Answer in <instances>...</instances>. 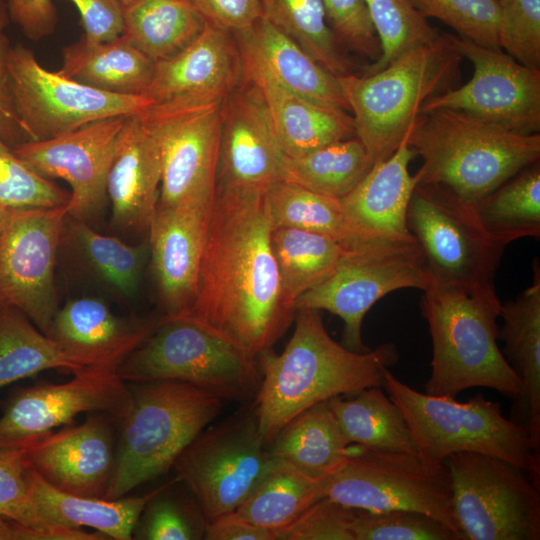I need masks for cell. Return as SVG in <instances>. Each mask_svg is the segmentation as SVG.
<instances>
[{
	"mask_svg": "<svg viewBox=\"0 0 540 540\" xmlns=\"http://www.w3.org/2000/svg\"><path fill=\"white\" fill-rule=\"evenodd\" d=\"M30 468L21 448L0 449V517L50 534L53 540H105L99 532L68 528L50 521L36 508L30 494Z\"/></svg>",
	"mask_w": 540,
	"mask_h": 540,
	"instance_id": "7bdbcfd3",
	"label": "cell"
},
{
	"mask_svg": "<svg viewBox=\"0 0 540 540\" xmlns=\"http://www.w3.org/2000/svg\"><path fill=\"white\" fill-rule=\"evenodd\" d=\"M8 212H9V210L0 208V226L5 221V219H6L7 215H8Z\"/></svg>",
	"mask_w": 540,
	"mask_h": 540,
	"instance_id": "91938a15",
	"label": "cell"
},
{
	"mask_svg": "<svg viewBox=\"0 0 540 540\" xmlns=\"http://www.w3.org/2000/svg\"><path fill=\"white\" fill-rule=\"evenodd\" d=\"M115 467L105 498L116 499L173 467L179 454L220 413L223 399L177 380L129 385Z\"/></svg>",
	"mask_w": 540,
	"mask_h": 540,
	"instance_id": "52a82bcc",
	"label": "cell"
},
{
	"mask_svg": "<svg viewBox=\"0 0 540 540\" xmlns=\"http://www.w3.org/2000/svg\"><path fill=\"white\" fill-rule=\"evenodd\" d=\"M348 446L327 401L291 419L269 442L279 463L316 481H324L345 463Z\"/></svg>",
	"mask_w": 540,
	"mask_h": 540,
	"instance_id": "4dcf8cb0",
	"label": "cell"
},
{
	"mask_svg": "<svg viewBox=\"0 0 540 540\" xmlns=\"http://www.w3.org/2000/svg\"><path fill=\"white\" fill-rule=\"evenodd\" d=\"M243 64L234 35L210 23L182 51L155 62L143 95L153 104L177 99L217 101L242 82Z\"/></svg>",
	"mask_w": 540,
	"mask_h": 540,
	"instance_id": "603a6c76",
	"label": "cell"
},
{
	"mask_svg": "<svg viewBox=\"0 0 540 540\" xmlns=\"http://www.w3.org/2000/svg\"><path fill=\"white\" fill-rule=\"evenodd\" d=\"M408 145L422 159L417 184L442 185L471 205L540 158V133L513 132L449 109L419 114Z\"/></svg>",
	"mask_w": 540,
	"mask_h": 540,
	"instance_id": "277c9868",
	"label": "cell"
},
{
	"mask_svg": "<svg viewBox=\"0 0 540 540\" xmlns=\"http://www.w3.org/2000/svg\"><path fill=\"white\" fill-rule=\"evenodd\" d=\"M327 22L341 47L369 59L381 56V44L364 0H321Z\"/></svg>",
	"mask_w": 540,
	"mask_h": 540,
	"instance_id": "f907efd6",
	"label": "cell"
},
{
	"mask_svg": "<svg viewBox=\"0 0 540 540\" xmlns=\"http://www.w3.org/2000/svg\"><path fill=\"white\" fill-rule=\"evenodd\" d=\"M215 189L157 205L148 229L149 250L164 318H184L194 303Z\"/></svg>",
	"mask_w": 540,
	"mask_h": 540,
	"instance_id": "ffe728a7",
	"label": "cell"
},
{
	"mask_svg": "<svg viewBox=\"0 0 540 540\" xmlns=\"http://www.w3.org/2000/svg\"><path fill=\"white\" fill-rule=\"evenodd\" d=\"M502 303L495 285L466 290L432 284L421 298L432 340L425 393L456 396L468 388L494 389L516 400L521 381L498 346Z\"/></svg>",
	"mask_w": 540,
	"mask_h": 540,
	"instance_id": "3957f363",
	"label": "cell"
},
{
	"mask_svg": "<svg viewBox=\"0 0 540 540\" xmlns=\"http://www.w3.org/2000/svg\"><path fill=\"white\" fill-rule=\"evenodd\" d=\"M533 282L514 300L502 304L498 339L521 381L522 391L511 406L510 419L523 427L540 450V266L533 263Z\"/></svg>",
	"mask_w": 540,
	"mask_h": 540,
	"instance_id": "83f0119b",
	"label": "cell"
},
{
	"mask_svg": "<svg viewBox=\"0 0 540 540\" xmlns=\"http://www.w3.org/2000/svg\"><path fill=\"white\" fill-rule=\"evenodd\" d=\"M408 134L391 156L375 162L359 184L340 199L348 230L346 248L369 241L415 239L406 218L417 185L408 169L415 157Z\"/></svg>",
	"mask_w": 540,
	"mask_h": 540,
	"instance_id": "cb8c5ba5",
	"label": "cell"
},
{
	"mask_svg": "<svg viewBox=\"0 0 540 540\" xmlns=\"http://www.w3.org/2000/svg\"><path fill=\"white\" fill-rule=\"evenodd\" d=\"M353 536L354 540H463L445 523L410 510L357 509Z\"/></svg>",
	"mask_w": 540,
	"mask_h": 540,
	"instance_id": "f6af8a7d",
	"label": "cell"
},
{
	"mask_svg": "<svg viewBox=\"0 0 540 540\" xmlns=\"http://www.w3.org/2000/svg\"><path fill=\"white\" fill-rule=\"evenodd\" d=\"M206 22L232 34L262 17L260 0H188Z\"/></svg>",
	"mask_w": 540,
	"mask_h": 540,
	"instance_id": "11a10c76",
	"label": "cell"
},
{
	"mask_svg": "<svg viewBox=\"0 0 540 540\" xmlns=\"http://www.w3.org/2000/svg\"><path fill=\"white\" fill-rule=\"evenodd\" d=\"M455 50L474 67L471 79L429 98L419 114L460 111L521 134L540 132V69L522 65L502 49L450 35Z\"/></svg>",
	"mask_w": 540,
	"mask_h": 540,
	"instance_id": "2e32d148",
	"label": "cell"
},
{
	"mask_svg": "<svg viewBox=\"0 0 540 540\" xmlns=\"http://www.w3.org/2000/svg\"><path fill=\"white\" fill-rule=\"evenodd\" d=\"M381 44L379 60L365 74L383 69L405 51L433 41V28L409 0H364Z\"/></svg>",
	"mask_w": 540,
	"mask_h": 540,
	"instance_id": "ee69618b",
	"label": "cell"
},
{
	"mask_svg": "<svg viewBox=\"0 0 540 540\" xmlns=\"http://www.w3.org/2000/svg\"><path fill=\"white\" fill-rule=\"evenodd\" d=\"M500 49L530 68L540 69V0H498Z\"/></svg>",
	"mask_w": 540,
	"mask_h": 540,
	"instance_id": "681fc988",
	"label": "cell"
},
{
	"mask_svg": "<svg viewBox=\"0 0 540 540\" xmlns=\"http://www.w3.org/2000/svg\"><path fill=\"white\" fill-rule=\"evenodd\" d=\"M322 487L323 497L345 506L368 511H417L461 535L448 469L444 464L428 466L417 453L349 444L344 465L324 480Z\"/></svg>",
	"mask_w": 540,
	"mask_h": 540,
	"instance_id": "30bf717a",
	"label": "cell"
},
{
	"mask_svg": "<svg viewBox=\"0 0 540 540\" xmlns=\"http://www.w3.org/2000/svg\"><path fill=\"white\" fill-rule=\"evenodd\" d=\"M85 369L20 310L0 305V389L42 371Z\"/></svg>",
	"mask_w": 540,
	"mask_h": 540,
	"instance_id": "8d00e7d4",
	"label": "cell"
},
{
	"mask_svg": "<svg viewBox=\"0 0 540 540\" xmlns=\"http://www.w3.org/2000/svg\"><path fill=\"white\" fill-rule=\"evenodd\" d=\"M252 408L204 429L173 467L207 522L234 512L276 466Z\"/></svg>",
	"mask_w": 540,
	"mask_h": 540,
	"instance_id": "7c38bea8",
	"label": "cell"
},
{
	"mask_svg": "<svg viewBox=\"0 0 540 540\" xmlns=\"http://www.w3.org/2000/svg\"><path fill=\"white\" fill-rule=\"evenodd\" d=\"M116 372L127 383L183 381L223 400L255 398L261 385L256 360L182 318H160L153 332L121 362Z\"/></svg>",
	"mask_w": 540,
	"mask_h": 540,
	"instance_id": "ba28073f",
	"label": "cell"
},
{
	"mask_svg": "<svg viewBox=\"0 0 540 540\" xmlns=\"http://www.w3.org/2000/svg\"><path fill=\"white\" fill-rule=\"evenodd\" d=\"M131 404L129 384L110 369L85 368L65 383L20 388L0 416V449L23 447L82 413H108L120 424Z\"/></svg>",
	"mask_w": 540,
	"mask_h": 540,
	"instance_id": "ac0fdd59",
	"label": "cell"
},
{
	"mask_svg": "<svg viewBox=\"0 0 540 540\" xmlns=\"http://www.w3.org/2000/svg\"><path fill=\"white\" fill-rule=\"evenodd\" d=\"M463 540H539V485L512 463L477 452L444 461Z\"/></svg>",
	"mask_w": 540,
	"mask_h": 540,
	"instance_id": "4fadbf2b",
	"label": "cell"
},
{
	"mask_svg": "<svg viewBox=\"0 0 540 540\" xmlns=\"http://www.w3.org/2000/svg\"><path fill=\"white\" fill-rule=\"evenodd\" d=\"M327 402L347 444L417 453L402 412L382 387L365 388L351 397L336 396Z\"/></svg>",
	"mask_w": 540,
	"mask_h": 540,
	"instance_id": "836d02e7",
	"label": "cell"
},
{
	"mask_svg": "<svg viewBox=\"0 0 540 540\" xmlns=\"http://www.w3.org/2000/svg\"><path fill=\"white\" fill-rule=\"evenodd\" d=\"M233 35L244 72L262 74L293 94L349 111L338 78L264 17Z\"/></svg>",
	"mask_w": 540,
	"mask_h": 540,
	"instance_id": "4316f807",
	"label": "cell"
},
{
	"mask_svg": "<svg viewBox=\"0 0 540 540\" xmlns=\"http://www.w3.org/2000/svg\"><path fill=\"white\" fill-rule=\"evenodd\" d=\"M158 322L126 320L101 299L82 297L59 309L50 337L80 366L116 370Z\"/></svg>",
	"mask_w": 540,
	"mask_h": 540,
	"instance_id": "484cf974",
	"label": "cell"
},
{
	"mask_svg": "<svg viewBox=\"0 0 540 540\" xmlns=\"http://www.w3.org/2000/svg\"><path fill=\"white\" fill-rule=\"evenodd\" d=\"M484 229L505 245L540 237V166L530 164L474 204Z\"/></svg>",
	"mask_w": 540,
	"mask_h": 540,
	"instance_id": "d590c367",
	"label": "cell"
},
{
	"mask_svg": "<svg viewBox=\"0 0 540 540\" xmlns=\"http://www.w3.org/2000/svg\"><path fill=\"white\" fill-rule=\"evenodd\" d=\"M9 22L6 1L0 0V140L13 149L29 141V136L17 113L11 90L8 68L11 46L5 32Z\"/></svg>",
	"mask_w": 540,
	"mask_h": 540,
	"instance_id": "f5cc1de1",
	"label": "cell"
},
{
	"mask_svg": "<svg viewBox=\"0 0 540 540\" xmlns=\"http://www.w3.org/2000/svg\"><path fill=\"white\" fill-rule=\"evenodd\" d=\"M373 164L364 144L353 137L302 155H284L283 180L341 199L359 184Z\"/></svg>",
	"mask_w": 540,
	"mask_h": 540,
	"instance_id": "e575fe53",
	"label": "cell"
},
{
	"mask_svg": "<svg viewBox=\"0 0 540 540\" xmlns=\"http://www.w3.org/2000/svg\"><path fill=\"white\" fill-rule=\"evenodd\" d=\"M155 62L123 35L101 43L81 38L62 50L61 75L99 90L141 95L151 82Z\"/></svg>",
	"mask_w": 540,
	"mask_h": 540,
	"instance_id": "1f68e13d",
	"label": "cell"
},
{
	"mask_svg": "<svg viewBox=\"0 0 540 540\" xmlns=\"http://www.w3.org/2000/svg\"><path fill=\"white\" fill-rule=\"evenodd\" d=\"M225 99H177L152 104L140 113L160 148L157 205H171L195 191L216 187Z\"/></svg>",
	"mask_w": 540,
	"mask_h": 540,
	"instance_id": "e0dca14e",
	"label": "cell"
},
{
	"mask_svg": "<svg viewBox=\"0 0 540 540\" xmlns=\"http://www.w3.org/2000/svg\"><path fill=\"white\" fill-rule=\"evenodd\" d=\"M10 20L25 36L38 41L51 35L57 25V9L52 0H5Z\"/></svg>",
	"mask_w": 540,
	"mask_h": 540,
	"instance_id": "9f6ffc18",
	"label": "cell"
},
{
	"mask_svg": "<svg viewBox=\"0 0 540 540\" xmlns=\"http://www.w3.org/2000/svg\"><path fill=\"white\" fill-rule=\"evenodd\" d=\"M0 540H53V538L44 531L13 519L0 517Z\"/></svg>",
	"mask_w": 540,
	"mask_h": 540,
	"instance_id": "680465c9",
	"label": "cell"
},
{
	"mask_svg": "<svg viewBox=\"0 0 540 540\" xmlns=\"http://www.w3.org/2000/svg\"><path fill=\"white\" fill-rule=\"evenodd\" d=\"M125 118H106L51 139L23 142L12 152L38 174L66 181L71 187L68 216L89 222L105 206L108 173Z\"/></svg>",
	"mask_w": 540,
	"mask_h": 540,
	"instance_id": "d6986e66",
	"label": "cell"
},
{
	"mask_svg": "<svg viewBox=\"0 0 540 540\" xmlns=\"http://www.w3.org/2000/svg\"><path fill=\"white\" fill-rule=\"evenodd\" d=\"M29 485L36 508L50 521L68 528H92L108 539L130 540L147 503L168 484L134 497L78 496L49 485L30 468Z\"/></svg>",
	"mask_w": 540,
	"mask_h": 540,
	"instance_id": "f546056e",
	"label": "cell"
},
{
	"mask_svg": "<svg viewBox=\"0 0 540 540\" xmlns=\"http://www.w3.org/2000/svg\"><path fill=\"white\" fill-rule=\"evenodd\" d=\"M161 154L140 113L125 118L107 178L112 222L122 230H148L157 209Z\"/></svg>",
	"mask_w": 540,
	"mask_h": 540,
	"instance_id": "d4e9b609",
	"label": "cell"
},
{
	"mask_svg": "<svg viewBox=\"0 0 540 540\" xmlns=\"http://www.w3.org/2000/svg\"><path fill=\"white\" fill-rule=\"evenodd\" d=\"M294 332L284 350L272 348L256 361L261 385L254 407L260 433L269 442L295 416L329 399L383 386L384 374L399 360L392 342L356 352L327 332L320 311H296Z\"/></svg>",
	"mask_w": 540,
	"mask_h": 540,
	"instance_id": "7a4b0ae2",
	"label": "cell"
},
{
	"mask_svg": "<svg viewBox=\"0 0 540 540\" xmlns=\"http://www.w3.org/2000/svg\"><path fill=\"white\" fill-rule=\"evenodd\" d=\"M8 68L16 110L29 141L51 139L106 118L139 114L153 104L143 94L106 92L51 72L21 44L10 48Z\"/></svg>",
	"mask_w": 540,
	"mask_h": 540,
	"instance_id": "5bb4252c",
	"label": "cell"
},
{
	"mask_svg": "<svg viewBox=\"0 0 540 540\" xmlns=\"http://www.w3.org/2000/svg\"><path fill=\"white\" fill-rule=\"evenodd\" d=\"M70 193L38 174L13 152L0 153V208L48 209L66 205Z\"/></svg>",
	"mask_w": 540,
	"mask_h": 540,
	"instance_id": "7dc6e473",
	"label": "cell"
},
{
	"mask_svg": "<svg viewBox=\"0 0 540 540\" xmlns=\"http://www.w3.org/2000/svg\"><path fill=\"white\" fill-rule=\"evenodd\" d=\"M262 17L295 41L336 77L353 74V64L330 28L321 0H260Z\"/></svg>",
	"mask_w": 540,
	"mask_h": 540,
	"instance_id": "ab89813d",
	"label": "cell"
},
{
	"mask_svg": "<svg viewBox=\"0 0 540 540\" xmlns=\"http://www.w3.org/2000/svg\"><path fill=\"white\" fill-rule=\"evenodd\" d=\"M432 281L424 254L414 240H377L346 248L333 273L295 301L299 309L326 310L344 323L342 344L356 352L369 350L362 323L371 307L404 288L426 291Z\"/></svg>",
	"mask_w": 540,
	"mask_h": 540,
	"instance_id": "9c48e42d",
	"label": "cell"
},
{
	"mask_svg": "<svg viewBox=\"0 0 540 540\" xmlns=\"http://www.w3.org/2000/svg\"><path fill=\"white\" fill-rule=\"evenodd\" d=\"M12 149L0 140V153L11 152Z\"/></svg>",
	"mask_w": 540,
	"mask_h": 540,
	"instance_id": "94428289",
	"label": "cell"
},
{
	"mask_svg": "<svg viewBox=\"0 0 540 540\" xmlns=\"http://www.w3.org/2000/svg\"><path fill=\"white\" fill-rule=\"evenodd\" d=\"M112 415L87 413L84 422L68 425L19 447L33 471L65 493L105 498L115 460Z\"/></svg>",
	"mask_w": 540,
	"mask_h": 540,
	"instance_id": "44dd1931",
	"label": "cell"
},
{
	"mask_svg": "<svg viewBox=\"0 0 540 540\" xmlns=\"http://www.w3.org/2000/svg\"><path fill=\"white\" fill-rule=\"evenodd\" d=\"M68 206L9 210L0 228V305L17 308L50 337L59 301L55 264Z\"/></svg>",
	"mask_w": 540,
	"mask_h": 540,
	"instance_id": "9a60e30c",
	"label": "cell"
},
{
	"mask_svg": "<svg viewBox=\"0 0 540 540\" xmlns=\"http://www.w3.org/2000/svg\"><path fill=\"white\" fill-rule=\"evenodd\" d=\"M119 1L122 3V5H127L135 0H119Z\"/></svg>",
	"mask_w": 540,
	"mask_h": 540,
	"instance_id": "6125c7cd",
	"label": "cell"
},
{
	"mask_svg": "<svg viewBox=\"0 0 540 540\" xmlns=\"http://www.w3.org/2000/svg\"><path fill=\"white\" fill-rule=\"evenodd\" d=\"M357 509L322 497L286 527L275 540H354Z\"/></svg>",
	"mask_w": 540,
	"mask_h": 540,
	"instance_id": "816d5d0a",
	"label": "cell"
},
{
	"mask_svg": "<svg viewBox=\"0 0 540 540\" xmlns=\"http://www.w3.org/2000/svg\"><path fill=\"white\" fill-rule=\"evenodd\" d=\"M1 226H2V225H1ZM1 226H0V228H1Z\"/></svg>",
	"mask_w": 540,
	"mask_h": 540,
	"instance_id": "be15d7a7",
	"label": "cell"
},
{
	"mask_svg": "<svg viewBox=\"0 0 540 540\" xmlns=\"http://www.w3.org/2000/svg\"><path fill=\"white\" fill-rule=\"evenodd\" d=\"M68 218L69 238L86 265L117 291L132 297L139 288L149 244L128 245L96 232L88 222Z\"/></svg>",
	"mask_w": 540,
	"mask_h": 540,
	"instance_id": "b9f144b4",
	"label": "cell"
},
{
	"mask_svg": "<svg viewBox=\"0 0 540 540\" xmlns=\"http://www.w3.org/2000/svg\"><path fill=\"white\" fill-rule=\"evenodd\" d=\"M271 245L284 296L294 307L301 294L333 273L346 251L327 236L287 227L272 230Z\"/></svg>",
	"mask_w": 540,
	"mask_h": 540,
	"instance_id": "74e56055",
	"label": "cell"
},
{
	"mask_svg": "<svg viewBox=\"0 0 540 540\" xmlns=\"http://www.w3.org/2000/svg\"><path fill=\"white\" fill-rule=\"evenodd\" d=\"M204 539L274 540V536L266 529L240 520L231 514H226L207 524Z\"/></svg>",
	"mask_w": 540,
	"mask_h": 540,
	"instance_id": "6f0895ef",
	"label": "cell"
},
{
	"mask_svg": "<svg viewBox=\"0 0 540 540\" xmlns=\"http://www.w3.org/2000/svg\"><path fill=\"white\" fill-rule=\"evenodd\" d=\"M266 190L216 184L194 303L182 318L252 360L273 347L296 312L272 250Z\"/></svg>",
	"mask_w": 540,
	"mask_h": 540,
	"instance_id": "6da1fadb",
	"label": "cell"
},
{
	"mask_svg": "<svg viewBox=\"0 0 540 540\" xmlns=\"http://www.w3.org/2000/svg\"><path fill=\"white\" fill-rule=\"evenodd\" d=\"M244 75L260 89L284 155L294 157L356 137L353 118L348 111L293 94L262 74L244 72Z\"/></svg>",
	"mask_w": 540,
	"mask_h": 540,
	"instance_id": "f1b7e54d",
	"label": "cell"
},
{
	"mask_svg": "<svg viewBox=\"0 0 540 540\" xmlns=\"http://www.w3.org/2000/svg\"><path fill=\"white\" fill-rule=\"evenodd\" d=\"M73 3L89 43L115 39L123 33V5L119 0H61Z\"/></svg>",
	"mask_w": 540,
	"mask_h": 540,
	"instance_id": "db71d44e",
	"label": "cell"
},
{
	"mask_svg": "<svg viewBox=\"0 0 540 540\" xmlns=\"http://www.w3.org/2000/svg\"><path fill=\"white\" fill-rule=\"evenodd\" d=\"M406 218L432 284L466 290L494 285L507 245L484 229L474 205L442 185L417 184Z\"/></svg>",
	"mask_w": 540,
	"mask_h": 540,
	"instance_id": "8fae6325",
	"label": "cell"
},
{
	"mask_svg": "<svg viewBox=\"0 0 540 540\" xmlns=\"http://www.w3.org/2000/svg\"><path fill=\"white\" fill-rule=\"evenodd\" d=\"M461 60L450 34L440 33L383 69L337 77L352 112L356 137L374 163L397 150L429 98L454 88Z\"/></svg>",
	"mask_w": 540,
	"mask_h": 540,
	"instance_id": "5b68a950",
	"label": "cell"
},
{
	"mask_svg": "<svg viewBox=\"0 0 540 540\" xmlns=\"http://www.w3.org/2000/svg\"><path fill=\"white\" fill-rule=\"evenodd\" d=\"M322 483L277 462L252 494L229 514L274 536L323 497Z\"/></svg>",
	"mask_w": 540,
	"mask_h": 540,
	"instance_id": "f35d334b",
	"label": "cell"
},
{
	"mask_svg": "<svg viewBox=\"0 0 540 540\" xmlns=\"http://www.w3.org/2000/svg\"><path fill=\"white\" fill-rule=\"evenodd\" d=\"M283 159L262 93L249 77L224 100L216 184L268 188Z\"/></svg>",
	"mask_w": 540,
	"mask_h": 540,
	"instance_id": "7402d4cb",
	"label": "cell"
},
{
	"mask_svg": "<svg viewBox=\"0 0 540 540\" xmlns=\"http://www.w3.org/2000/svg\"><path fill=\"white\" fill-rule=\"evenodd\" d=\"M402 412L417 454L440 467L458 452H477L508 461L539 485V449L528 432L506 418L498 402L478 393L466 402L414 390L385 371L383 386Z\"/></svg>",
	"mask_w": 540,
	"mask_h": 540,
	"instance_id": "8992f818",
	"label": "cell"
},
{
	"mask_svg": "<svg viewBox=\"0 0 540 540\" xmlns=\"http://www.w3.org/2000/svg\"><path fill=\"white\" fill-rule=\"evenodd\" d=\"M165 488L153 496L145 506L135 527L133 539H203L207 522L201 510L199 508L194 510L178 499L165 496Z\"/></svg>",
	"mask_w": 540,
	"mask_h": 540,
	"instance_id": "c3c4849f",
	"label": "cell"
},
{
	"mask_svg": "<svg viewBox=\"0 0 540 540\" xmlns=\"http://www.w3.org/2000/svg\"><path fill=\"white\" fill-rule=\"evenodd\" d=\"M273 229L287 227L327 236L346 247L348 230L340 199L279 180L266 190Z\"/></svg>",
	"mask_w": 540,
	"mask_h": 540,
	"instance_id": "60d3db41",
	"label": "cell"
},
{
	"mask_svg": "<svg viewBox=\"0 0 540 540\" xmlns=\"http://www.w3.org/2000/svg\"><path fill=\"white\" fill-rule=\"evenodd\" d=\"M425 18H435L451 27L459 37L479 45L500 49L498 43V0H409Z\"/></svg>",
	"mask_w": 540,
	"mask_h": 540,
	"instance_id": "bcb514c9",
	"label": "cell"
},
{
	"mask_svg": "<svg viewBox=\"0 0 540 540\" xmlns=\"http://www.w3.org/2000/svg\"><path fill=\"white\" fill-rule=\"evenodd\" d=\"M122 35L154 62L187 47L206 26L188 0H135L123 5Z\"/></svg>",
	"mask_w": 540,
	"mask_h": 540,
	"instance_id": "d6a6232c",
	"label": "cell"
}]
</instances>
